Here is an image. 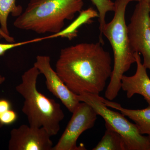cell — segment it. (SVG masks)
Segmentation results:
<instances>
[{"label": "cell", "instance_id": "6da1fadb", "mask_svg": "<svg viewBox=\"0 0 150 150\" xmlns=\"http://www.w3.org/2000/svg\"><path fill=\"white\" fill-rule=\"evenodd\" d=\"M100 42L78 43L63 48L56 71L74 93L99 95L112 74V59Z\"/></svg>", "mask_w": 150, "mask_h": 150}, {"label": "cell", "instance_id": "7a4b0ae2", "mask_svg": "<svg viewBox=\"0 0 150 150\" xmlns=\"http://www.w3.org/2000/svg\"><path fill=\"white\" fill-rule=\"evenodd\" d=\"M83 5V0H30L13 25L18 29L38 34H58L65 21L72 20Z\"/></svg>", "mask_w": 150, "mask_h": 150}, {"label": "cell", "instance_id": "3957f363", "mask_svg": "<svg viewBox=\"0 0 150 150\" xmlns=\"http://www.w3.org/2000/svg\"><path fill=\"white\" fill-rule=\"evenodd\" d=\"M40 74L36 67H31L22 76L21 82L17 86L16 90L24 98L22 112L29 126L42 127L52 137L60 131L64 114L59 103L38 91L37 81Z\"/></svg>", "mask_w": 150, "mask_h": 150}, {"label": "cell", "instance_id": "277c9868", "mask_svg": "<svg viewBox=\"0 0 150 150\" xmlns=\"http://www.w3.org/2000/svg\"><path fill=\"white\" fill-rule=\"evenodd\" d=\"M133 0H116L112 20L105 23L102 34L110 42L114 56V64L105 97L112 100L121 89V79L133 64L136 63L135 53L130 46L125 13L127 6Z\"/></svg>", "mask_w": 150, "mask_h": 150}, {"label": "cell", "instance_id": "5b68a950", "mask_svg": "<svg viewBox=\"0 0 150 150\" xmlns=\"http://www.w3.org/2000/svg\"><path fill=\"white\" fill-rule=\"evenodd\" d=\"M98 95L83 93L78 95L80 102L90 105L98 115L104 119L105 123L122 136L127 150H150V136L140 133L135 124L131 123L122 113L110 110L102 102Z\"/></svg>", "mask_w": 150, "mask_h": 150}, {"label": "cell", "instance_id": "8992f818", "mask_svg": "<svg viewBox=\"0 0 150 150\" xmlns=\"http://www.w3.org/2000/svg\"><path fill=\"white\" fill-rule=\"evenodd\" d=\"M150 2H138L127 25V30L131 49L134 53L142 54L143 64L150 71Z\"/></svg>", "mask_w": 150, "mask_h": 150}, {"label": "cell", "instance_id": "52a82bcc", "mask_svg": "<svg viewBox=\"0 0 150 150\" xmlns=\"http://www.w3.org/2000/svg\"><path fill=\"white\" fill-rule=\"evenodd\" d=\"M71 118L64 131L52 150H84V145L77 146L80 136L95 124L98 115L88 103L80 102L72 112Z\"/></svg>", "mask_w": 150, "mask_h": 150}, {"label": "cell", "instance_id": "ba28073f", "mask_svg": "<svg viewBox=\"0 0 150 150\" xmlns=\"http://www.w3.org/2000/svg\"><path fill=\"white\" fill-rule=\"evenodd\" d=\"M33 66L46 79L47 89L54 96L60 100L70 112H72L80 103L77 95L71 91L54 71L51 64L49 56L39 55L36 58Z\"/></svg>", "mask_w": 150, "mask_h": 150}, {"label": "cell", "instance_id": "9c48e42d", "mask_svg": "<svg viewBox=\"0 0 150 150\" xmlns=\"http://www.w3.org/2000/svg\"><path fill=\"white\" fill-rule=\"evenodd\" d=\"M51 136L44 128L22 125L13 129L9 141L10 150H52Z\"/></svg>", "mask_w": 150, "mask_h": 150}, {"label": "cell", "instance_id": "30bf717a", "mask_svg": "<svg viewBox=\"0 0 150 150\" xmlns=\"http://www.w3.org/2000/svg\"><path fill=\"white\" fill-rule=\"evenodd\" d=\"M137 70L134 75H123L121 79V89L126 92V96L131 98L135 94L142 96L150 105V78L147 69L142 62L140 54L135 53Z\"/></svg>", "mask_w": 150, "mask_h": 150}, {"label": "cell", "instance_id": "8fae6325", "mask_svg": "<svg viewBox=\"0 0 150 150\" xmlns=\"http://www.w3.org/2000/svg\"><path fill=\"white\" fill-rule=\"evenodd\" d=\"M101 99L107 107L118 110L134 121L141 134L150 136V105L144 109L134 110L124 108L119 103L104 99L102 97Z\"/></svg>", "mask_w": 150, "mask_h": 150}, {"label": "cell", "instance_id": "7c38bea8", "mask_svg": "<svg viewBox=\"0 0 150 150\" xmlns=\"http://www.w3.org/2000/svg\"><path fill=\"white\" fill-rule=\"evenodd\" d=\"M106 130L101 140L93 150H127L123 137L118 132L105 123Z\"/></svg>", "mask_w": 150, "mask_h": 150}, {"label": "cell", "instance_id": "4fadbf2b", "mask_svg": "<svg viewBox=\"0 0 150 150\" xmlns=\"http://www.w3.org/2000/svg\"><path fill=\"white\" fill-rule=\"evenodd\" d=\"M22 12V7L17 5L16 0H0V25L5 33L10 35L7 25L9 15L11 13L12 16L18 17Z\"/></svg>", "mask_w": 150, "mask_h": 150}, {"label": "cell", "instance_id": "5bb4252c", "mask_svg": "<svg viewBox=\"0 0 150 150\" xmlns=\"http://www.w3.org/2000/svg\"><path fill=\"white\" fill-rule=\"evenodd\" d=\"M96 7L98 11V21L99 22V42L104 44L103 39L102 31L103 27L106 23L105 16L109 12L114 11L115 3L111 0H89Z\"/></svg>", "mask_w": 150, "mask_h": 150}, {"label": "cell", "instance_id": "9a60e30c", "mask_svg": "<svg viewBox=\"0 0 150 150\" xmlns=\"http://www.w3.org/2000/svg\"><path fill=\"white\" fill-rule=\"evenodd\" d=\"M45 39H46V37L34 38L32 40L22 41V42H17V43H0V56H3L6 51L12 48L29 44V43L39 42Z\"/></svg>", "mask_w": 150, "mask_h": 150}, {"label": "cell", "instance_id": "2e32d148", "mask_svg": "<svg viewBox=\"0 0 150 150\" xmlns=\"http://www.w3.org/2000/svg\"><path fill=\"white\" fill-rule=\"evenodd\" d=\"M16 112L10 109L0 114V123L2 125H9L14 123L17 119Z\"/></svg>", "mask_w": 150, "mask_h": 150}, {"label": "cell", "instance_id": "e0dca14e", "mask_svg": "<svg viewBox=\"0 0 150 150\" xmlns=\"http://www.w3.org/2000/svg\"><path fill=\"white\" fill-rule=\"evenodd\" d=\"M11 109V104L8 100L5 99L0 100V114Z\"/></svg>", "mask_w": 150, "mask_h": 150}, {"label": "cell", "instance_id": "ac0fdd59", "mask_svg": "<svg viewBox=\"0 0 150 150\" xmlns=\"http://www.w3.org/2000/svg\"><path fill=\"white\" fill-rule=\"evenodd\" d=\"M4 38L7 42L10 43H14V38L11 36L10 35H7L2 30L0 27V39Z\"/></svg>", "mask_w": 150, "mask_h": 150}, {"label": "cell", "instance_id": "d6986e66", "mask_svg": "<svg viewBox=\"0 0 150 150\" xmlns=\"http://www.w3.org/2000/svg\"><path fill=\"white\" fill-rule=\"evenodd\" d=\"M5 80V78L0 75V84L3 83Z\"/></svg>", "mask_w": 150, "mask_h": 150}, {"label": "cell", "instance_id": "ffe728a7", "mask_svg": "<svg viewBox=\"0 0 150 150\" xmlns=\"http://www.w3.org/2000/svg\"><path fill=\"white\" fill-rule=\"evenodd\" d=\"M149 26L150 29V14H149Z\"/></svg>", "mask_w": 150, "mask_h": 150}, {"label": "cell", "instance_id": "44dd1931", "mask_svg": "<svg viewBox=\"0 0 150 150\" xmlns=\"http://www.w3.org/2000/svg\"><path fill=\"white\" fill-rule=\"evenodd\" d=\"M144 1V0H133V1H137L139 2L140 1ZM146 1H150V0H146Z\"/></svg>", "mask_w": 150, "mask_h": 150}, {"label": "cell", "instance_id": "7402d4cb", "mask_svg": "<svg viewBox=\"0 0 150 150\" xmlns=\"http://www.w3.org/2000/svg\"><path fill=\"white\" fill-rule=\"evenodd\" d=\"M3 125H2L1 124V123H0V128H1V127H2V126Z\"/></svg>", "mask_w": 150, "mask_h": 150}]
</instances>
